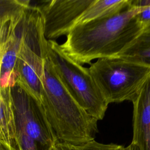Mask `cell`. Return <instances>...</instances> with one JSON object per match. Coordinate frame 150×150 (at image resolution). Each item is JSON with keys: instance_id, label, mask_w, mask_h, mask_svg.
Here are the masks:
<instances>
[{"instance_id": "cell-6", "label": "cell", "mask_w": 150, "mask_h": 150, "mask_svg": "<svg viewBox=\"0 0 150 150\" xmlns=\"http://www.w3.org/2000/svg\"><path fill=\"white\" fill-rule=\"evenodd\" d=\"M93 0L43 1L35 6L40 14L43 33L48 40L67 35Z\"/></svg>"}, {"instance_id": "cell-11", "label": "cell", "mask_w": 150, "mask_h": 150, "mask_svg": "<svg viewBox=\"0 0 150 150\" xmlns=\"http://www.w3.org/2000/svg\"><path fill=\"white\" fill-rule=\"evenodd\" d=\"M115 57H121L150 65V22L136 38Z\"/></svg>"}, {"instance_id": "cell-3", "label": "cell", "mask_w": 150, "mask_h": 150, "mask_svg": "<svg viewBox=\"0 0 150 150\" xmlns=\"http://www.w3.org/2000/svg\"><path fill=\"white\" fill-rule=\"evenodd\" d=\"M88 70L108 104L132 103L150 76V65L121 57L103 58Z\"/></svg>"}, {"instance_id": "cell-10", "label": "cell", "mask_w": 150, "mask_h": 150, "mask_svg": "<svg viewBox=\"0 0 150 150\" xmlns=\"http://www.w3.org/2000/svg\"><path fill=\"white\" fill-rule=\"evenodd\" d=\"M130 0H93L74 26L115 15L129 7Z\"/></svg>"}, {"instance_id": "cell-5", "label": "cell", "mask_w": 150, "mask_h": 150, "mask_svg": "<svg viewBox=\"0 0 150 150\" xmlns=\"http://www.w3.org/2000/svg\"><path fill=\"white\" fill-rule=\"evenodd\" d=\"M17 141L21 150H51L57 142L33 98L18 84L10 87Z\"/></svg>"}, {"instance_id": "cell-4", "label": "cell", "mask_w": 150, "mask_h": 150, "mask_svg": "<svg viewBox=\"0 0 150 150\" xmlns=\"http://www.w3.org/2000/svg\"><path fill=\"white\" fill-rule=\"evenodd\" d=\"M48 43L52 60L70 94L89 115L103 120L108 104L88 69L63 53L55 40H48Z\"/></svg>"}, {"instance_id": "cell-16", "label": "cell", "mask_w": 150, "mask_h": 150, "mask_svg": "<svg viewBox=\"0 0 150 150\" xmlns=\"http://www.w3.org/2000/svg\"><path fill=\"white\" fill-rule=\"evenodd\" d=\"M0 150H16V149L0 142Z\"/></svg>"}, {"instance_id": "cell-13", "label": "cell", "mask_w": 150, "mask_h": 150, "mask_svg": "<svg viewBox=\"0 0 150 150\" xmlns=\"http://www.w3.org/2000/svg\"><path fill=\"white\" fill-rule=\"evenodd\" d=\"M51 150H139V149L136 145L132 143L127 146H124L112 143L103 144L93 140L81 145H73L56 142Z\"/></svg>"}, {"instance_id": "cell-7", "label": "cell", "mask_w": 150, "mask_h": 150, "mask_svg": "<svg viewBox=\"0 0 150 150\" xmlns=\"http://www.w3.org/2000/svg\"><path fill=\"white\" fill-rule=\"evenodd\" d=\"M133 104L132 144L139 150H150V76Z\"/></svg>"}, {"instance_id": "cell-15", "label": "cell", "mask_w": 150, "mask_h": 150, "mask_svg": "<svg viewBox=\"0 0 150 150\" xmlns=\"http://www.w3.org/2000/svg\"><path fill=\"white\" fill-rule=\"evenodd\" d=\"M5 42V41H4V42H0V73H1V61H2V56H3L4 52ZM0 87H1V86H0Z\"/></svg>"}, {"instance_id": "cell-2", "label": "cell", "mask_w": 150, "mask_h": 150, "mask_svg": "<svg viewBox=\"0 0 150 150\" xmlns=\"http://www.w3.org/2000/svg\"><path fill=\"white\" fill-rule=\"evenodd\" d=\"M144 9L129 6L112 16L76 25L58 46L81 65H90L94 59L115 57L144 28L137 18Z\"/></svg>"}, {"instance_id": "cell-14", "label": "cell", "mask_w": 150, "mask_h": 150, "mask_svg": "<svg viewBox=\"0 0 150 150\" xmlns=\"http://www.w3.org/2000/svg\"><path fill=\"white\" fill-rule=\"evenodd\" d=\"M137 18L144 26L148 23L150 22V6L144 7V9L137 14Z\"/></svg>"}, {"instance_id": "cell-8", "label": "cell", "mask_w": 150, "mask_h": 150, "mask_svg": "<svg viewBox=\"0 0 150 150\" xmlns=\"http://www.w3.org/2000/svg\"><path fill=\"white\" fill-rule=\"evenodd\" d=\"M23 19L24 18L5 42L0 73V86L1 88L12 87L16 83L17 74L15 67L21 45Z\"/></svg>"}, {"instance_id": "cell-9", "label": "cell", "mask_w": 150, "mask_h": 150, "mask_svg": "<svg viewBox=\"0 0 150 150\" xmlns=\"http://www.w3.org/2000/svg\"><path fill=\"white\" fill-rule=\"evenodd\" d=\"M0 142L21 150L17 141L10 87H0Z\"/></svg>"}, {"instance_id": "cell-1", "label": "cell", "mask_w": 150, "mask_h": 150, "mask_svg": "<svg viewBox=\"0 0 150 150\" xmlns=\"http://www.w3.org/2000/svg\"><path fill=\"white\" fill-rule=\"evenodd\" d=\"M40 110L51 127L57 142L81 145L95 140L97 121L70 94L52 60L48 40L42 45Z\"/></svg>"}, {"instance_id": "cell-12", "label": "cell", "mask_w": 150, "mask_h": 150, "mask_svg": "<svg viewBox=\"0 0 150 150\" xmlns=\"http://www.w3.org/2000/svg\"><path fill=\"white\" fill-rule=\"evenodd\" d=\"M27 0H0V25H6L23 16L30 6Z\"/></svg>"}]
</instances>
